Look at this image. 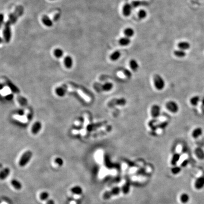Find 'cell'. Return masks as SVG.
Listing matches in <instances>:
<instances>
[{"mask_svg": "<svg viewBox=\"0 0 204 204\" xmlns=\"http://www.w3.org/2000/svg\"><path fill=\"white\" fill-rule=\"evenodd\" d=\"M153 83L155 87L159 91L163 90L165 86V82L160 75L156 74L153 77Z\"/></svg>", "mask_w": 204, "mask_h": 204, "instance_id": "cell-1", "label": "cell"}, {"mask_svg": "<svg viewBox=\"0 0 204 204\" xmlns=\"http://www.w3.org/2000/svg\"><path fill=\"white\" fill-rule=\"evenodd\" d=\"M32 156V153L31 151L25 152L21 156L19 161V165L21 167L25 166L30 160Z\"/></svg>", "mask_w": 204, "mask_h": 204, "instance_id": "cell-2", "label": "cell"}, {"mask_svg": "<svg viewBox=\"0 0 204 204\" xmlns=\"http://www.w3.org/2000/svg\"><path fill=\"white\" fill-rule=\"evenodd\" d=\"M22 12L23 8L18 7L14 12L10 15L9 19V20L8 21V22H9L11 24L14 23L17 21V20H18V18L20 17V16L22 14Z\"/></svg>", "mask_w": 204, "mask_h": 204, "instance_id": "cell-3", "label": "cell"}, {"mask_svg": "<svg viewBox=\"0 0 204 204\" xmlns=\"http://www.w3.org/2000/svg\"><path fill=\"white\" fill-rule=\"evenodd\" d=\"M166 109L171 113H176L179 110V106L178 104L174 101H169L165 105Z\"/></svg>", "mask_w": 204, "mask_h": 204, "instance_id": "cell-4", "label": "cell"}, {"mask_svg": "<svg viewBox=\"0 0 204 204\" xmlns=\"http://www.w3.org/2000/svg\"><path fill=\"white\" fill-rule=\"evenodd\" d=\"M11 25V24L7 21L5 24L4 28L3 29V37L6 42H9L12 37Z\"/></svg>", "mask_w": 204, "mask_h": 204, "instance_id": "cell-5", "label": "cell"}, {"mask_svg": "<svg viewBox=\"0 0 204 204\" xmlns=\"http://www.w3.org/2000/svg\"><path fill=\"white\" fill-rule=\"evenodd\" d=\"M161 114V108L159 105H154L152 106L151 108V115L153 118H156L158 117Z\"/></svg>", "mask_w": 204, "mask_h": 204, "instance_id": "cell-6", "label": "cell"}, {"mask_svg": "<svg viewBox=\"0 0 204 204\" xmlns=\"http://www.w3.org/2000/svg\"><path fill=\"white\" fill-rule=\"evenodd\" d=\"M127 103V101L124 98H120L118 99H114L112 100L111 102H109V106H114V105H119V106H124Z\"/></svg>", "mask_w": 204, "mask_h": 204, "instance_id": "cell-7", "label": "cell"}, {"mask_svg": "<svg viewBox=\"0 0 204 204\" xmlns=\"http://www.w3.org/2000/svg\"><path fill=\"white\" fill-rule=\"evenodd\" d=\"M40 198L42 200L46 201L47 204H55L54 201L49 198V194L47 192H43L40 195Z\"/></svg>", "mask_w": 204, "mask_h": 204, "instance_id": "cell-8", "label": "cell"}, {"mask_svg": "<svg viewBox=\"0 0 204 204\" xmlns=\"http://www.w3.org/2000/svg\"><path fill=\"white\" fill-rule=\"evenodd\" d=\"M132 7L129 3H126L123 7L122 12L124 15L125 16H129L132 13Z\"/></svg>", "mask_w": 204, "mask_h": 204, "instance_id": "cell-9", "label": "cell"}, {"mask_svg": "<svg viewBox=\"0 0 204 204\" xmlns=\"http://www.w3.org/2000/svg\"><path fill=\"white\" fill-rule=\"evenodd\" d=\"M42 21L43 23L47 27H51L53 26V23L52 20L47 15H44L42 17Z\"/></svg>", "mask_w": 204, "mask_h": 204, "instance_id": "cell-10", "label": "cell"}, {"mask_svg": "<svg viewBox=\"0 0 204 204\" xmlns=\"http://www.w3.org/2000/svg\"><path fill=\"white\" fill-rule=\"evenodd\" d=\"M41 123L39 122V121H37L34 124H33V126L32 127V130L31 131L33 133V134L36 135V134H37L38 133V132H39L40 130L41 129Z\"/></svg>", "mask_w": 204, "mask_h": 204, "instance_id": "cell-11", "label": "cell"}, {"mask_svg": "<svg viewBox=\"0 0 204 204\" xmlns=\"http://www.w3.org/2000/svg\"><path fill=\"white\" fill-rule=\"evenodd\" d=\"M203 134V130L201 128H197L194 129L192 132V137L195 138H197L201 136Z\"/></svg>", "mask_w": 204, "mask_h": 204, "instance_id": "cell-12", "label": "cell"}, {"mask_svg": "<svg viewBox=\"0 0 204 204\" xmlns=\"http://www.w3.org/2000/svg\"><path fill=\"white\" fill-rule=\"evenodd\" d=\"M130 67L133 71L134 72L137 71L139 68L138 62L136 60H131L130 61Z\"/></svg>", "mask_w": 204, "mask_h": 204, "instance_id": "cell-13", "label": "cell"}, {"mask_svg": "<svg viewBox=\"0 0 204 204\" xmlns=\"http://www.w3.org/2000/svg\"><path fill=\"white\" fill-rule=\"evenodd\" d=\"M131 40L130 38L127 37V36L121 37V38H120V39L119 40V44L121 46H127L129 45H130V44L131 43Z\"/></svg>", "mask_w": 204, "mask_h": 204, "instance_id": "cell-14", "label": "cell"}, {"mask_svg": "<svg viewBox=\"0 0 204 204\" xmlns=\"http://www.w3.org/2000/svg\"><path fill=\"white\" fill-rule=\"evenodd\" d=\"M6 83L13 92L15 93H18L20 92V90L9 79H6Z\"/></svg>", "mask_w": 204, "mask_h": 204, "instance_id": "cell-15", "label": "cell"}, {"mask_svg": "<svg viewBox=\"0 0 204 204\" xmlns=\"http://www.w3.org/2000/svg\"><path fill=\"white\" fill-rule=\"evenodd\" d=\"M64 63L65 66L68 69H70L73 64V60L70 56H67L64 59Z\"/></svg>", "mask_w": 204, "mask_h": 204, "instance_id": "cell-16", "label": "cell"}, {"mask_svg": "<svg viewBox=\"0 0 204 204\" xmlns=\"http://www.w3.org/2000/svg\"><path fill=\"white\" fill-rule=\"evenodd\" d=\"M113 87V85L111 82H107L101 86L102 89L105 92L110 91Z\"/></svg>", "mask_w": 204, "mask_h": 204, "instance_id": "cell-17", "label": "cell"}, {"mask_svg": "<svg viewBox=\"0 0 204 204\" xmlns=\"http://www.w3.org/2000/svg\"><path fill=\"white\" fill-rule=\"evenodd\" d=\"M10 171H11L10 169L9 168H4L0 172V179L2 180L5 179L10 174Z\"/></svg>", "mask_w": 204, "mask_h": 204, "instance_id": "cell-18", "label": "cell"}, {"mask_svg": "<svg viewBox=\"0 0 204 204\" xmlns=\"http://www.w3.org/2000/svg\"><path fill=\"white\" fill-rule=\"evenodd\" d=\"M178 47L179 49L185 51L190 48V44L187 42L183 41L179 43Z\"/></svg>", "mask_w": 204, "mask_h": 204, "instance_id": "cell-19", "label": "cell"}, {"mask_svg": "<svg viewBox=\"0 0 204 204\" xmlns=\"http://www.w3.org/2000/svg\"><path fill=\"white\" fill-rule=\"evenodd\" d=\"M195 186L198 189H201L204 187V177L198 178L196 181Z\"/></svg>", "mask_w": 204, "mask_h": 204, "instance_id": "cell-20", "label": "cell"}, {"mask_svg": "<svg viewBox=\"0 0 204 204\" xmlns=\"http://www.w3.org/2000/svg\"><path fill=\"white\" fill-rule=\"evenodd\" d=\"M120 52L119 51H115L112 53L110 55V59L112 61H116L120 58Z\"/></svg>", "mask_w": 204, "mask_h": 204, "instance_id": "cell-21", "label": "cell"}, {"mask_svg": "<svg viewBox=\"0 0 204 204\" xmlns=\"http://www.w3.org/2000/svg\"><path fill=\"white\" fill-rule=\"evenodd\" d=\"M124 34L125 36L130 38L134 35L135 32L133 28L131 27H128L124 30Z\"/></svg>", "mask_w": 204, "mask_h": 204, "instance_id": "cell-22", "label": "cell"}, {"mask_svg": "<svg viewBox=\"0 0 204 204\" xmlns=\"http://www.w3.org/2000/svg\"><path fill=\"white\" fill-rule=\"evenodd\" d=\"M11 184L13 187L17 190H20L22 188V185L21 183L15 179H13L11 180Z\"/></svg>", "mask_w": 204, "mask_h": 204, "instance_id": "cell-23", "label": "cell"}, {"mask_svg": "<svg viewBox=\"0 0 204 204\" xmlns=\"http://www.w3.org/2000/svg\"><path fill=\"white\" fill-rule=\"evenodd\" d=\"M71 192L74 194L80 195L83 192L82 189L79 186H75L73 187L71 190Z\"/></svg>", "mask_w": 204, "mask_h": 204, "instance_id": "cell-24", "label": "cell"}, {"mask_svg": "<svg viewBox=\"0 0 204 204\" xmlns=\"http://www.w3.org/2000/svg\"><path fill=\"white\" fill-rule=\"evenodd\" d=\"M174 55L179 58H183L186 55V52H185L184 50H182L181 49H179V50H177L175 51V52H174Z\"/></svg>", "mask_w": 204, "mask_h": 204, "instance_id": "cell-25", "label": "cell"}, {"mask_svg": "<svg viewBox=\"0 0 204 204\" xmlns=\"http://www.w3.org/2000/svg\"><path fill=\"white\" fill-rule=\"evenodd\" d=\"M103 122H99V123H97L96 124H90V125H88L87 127V130L89 131H92L94 130L95 129L99 128L100 127L102 126L103 125Z\"/></svg>", "mask_w": 204, "mask_h": 204, "instance_id": "cell-26", "label": "cell"}, {"mask_svg": "<svg viewBox=\"0 0 204 204\" xmlns=\"http://www.w3.org/2000/svg\"><path fill=\"white\" fill-rule=\"evenodd\" d=\"M200 101V98L198 96H196L192 97L191 99H190V103L191 105L193 106H196L198 105L199 102Z\"/></svg>", "mask_w": 204, "mask_h": 204, "instance_id": "cell-27", "label": "cell"}, {"mask_svg": "<svg viewBox=\"0 0 204 204\" xmlns=\"http://www.w3.org/2000/svg\"><path fill=\"white\" fill-rule=\"evenodd\" d=\"M54 55L57 58L62 57L63 55V52L62 49L60 48H57L54 51Z\"/></svg>", "mask_w": 204, "mask_h": 204, "instance_id": "cell-28", "label": "cell"}, {"mask_svg": "<svg viewBox=\"0 0 204 204\" xmlns=\"http://www.w3.org/2000/svg\"><path fill=\"white\" fill-rule=\"evenodd\" d=\"M196 154L198 157L201 159H204V151L201 148H197L196 150Z\"/></svg>", "mask_w": 204, "mask_h": 204, "instance_id": "cell-29", "label": "cell"}, {"mask_svg": "<svg viewBox=\"0 0 204 204\" xmlns=\"http://www.w3.org/2000/svg\"><path fill=\"white\" fill-rule=\"evenodd\" d=\"M138 16L140 19H143L146 17L147 12L144 10H141L138 12Z\"/></svg>", "mask_w": 204, "mask_h": 204, "instance_id": "cell-30", "label": "cell"}, {"mask_svg": "<svg viewBox=\"0 0 204 204\" xmlns=\"http://www.w3.org/2000/svg\"><path fill=\"white\" fill-rule=\"evenodd\" d=\"M56 94L60 96H62L65 95V90L62 88H58L56 89Z\"/></svg>", "mask_w": 204, "mask_h": 204, "instance_id": "cell-31", "label": "cell"}, {"mask_svg": "<svg viewBox=\"0 0 204 204\" xmlns=\"http://www.w3.org/2000/svg\"><path fill=\"white\" fill-rule=\"evenodd\" d=\"M123 73L125 76L128 78H131L132 77V73L129 70L125 69L123 71Z\"/></svg>", "mask_w": 204, "mask_h": 204, "instance_id": "cell-32", "label": "cell"}, {"mask_svg": "<svg viewBox=\"0 0 204 204\" xmlns=\"http://www.w3.org/2000/svg\"><path fill=\"white\" fill-rule=\"evenodd\" d=\"M55 162L60 166H61L63 164V161L61 158L57 157L55 160Z\"/></svg>", "mask_w": 204, "mask_h": 204, "instance_id": "cell-33", "label": "cell"}, {"mask_svg": "<svg viewBox=\"0 0 204 204\" xmlns=\"http://www.w3.org/2000/svg\"><path fill=\"white\" fill-rule=\"evenodd\" d=\"M182 199L184 202H187L188 199H189V197L187 195H184V196H183V197H182Z\"/></svg>", "mask_w": 204, "mask_h": 204, "instance_id": "cell-34", "label": "cell"}, {"mask_svg": "<svg viewBox=\"0 0 204 204\" xmlns=\"http://www.w3.org/2000/svg\"><path fill=\"white\" fill-rule=\"evenodd\" d=\"M4 15L2 14H1L0 15V23H1V25H2V24L3 23V21L4 20Z\"/></svg>", "mask_w": 204, "mask_h": 204, "instance_id": "cell-35", "label": "cell"}, {"mask_svg": "<svg viewBox=\"0 0 204 204\" xmlns=\"http://www.w3.org/2000/svg\"></svg>", "mask_w": 204, "mask_h": 204, "instance_id": "cell-36", "label": "cell"}]
</instances>
